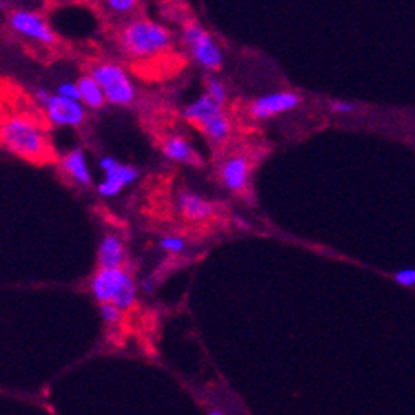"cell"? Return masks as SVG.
Instances as JSON below:
<instances>
[{"instance_id": "6da1fadb", "label": "cell", "mask_w": 415, "mask_h": 415, "mask_svg": "<svg viewBox=\"0 0 415 415\" xmlns=\"http://www.w3.org/2000/svg\"><path fill=\"white\" fill-rule=\"evenodd\" d=\"M0 142L12 155L27 161H48L51 142L48 132L29 114H10L0 123Z\"/></svg>"}, {"instance_id": "7a4b0ae2", "label": "cell", "mask_w": 415, "mask_h": 415, "mask_svg": "<svg viewBox=\"0 0 415 415\" xmlns=\"http://www.w3.org/2000/svg\"><path fill=\"white\" fill-rule=\"evenodd\" d=\"M119 46L132 60H151L164 55L173 45V34L166 26L148 17H136L121 27Z\"/></svg>"}, {"instance_id": "3957f363", "label": "cell", "mask_w": 415, "mask_h": 415, "mask_svg": "<svg viewBox=\"0 0 415 415\" xmlns=\"http://www.w3.org/2000/svg\"><path fill=\"white\" fill-rule=\"evenodd\" d=\"M90 292L99 303H112L124 312L138 302V284L127 268H99L90 280Z\"/></svg>"}, {"instance_id": "277c9868", "label": "cell", "mask_w": 415, "mask_h": 415, "mask_svg": "<svg viewBox=\"0 0 415 415\" xmlns=\"http://www.w3.org/2000/svg\"><path fill=\"white\" fill-rule=\"evenodd\" d=\"M181 116L185 121L199 127L216 144H223L231 136L232 124L227 112L209 95L197 97L193 102L184 107Z\"/></svg>"}, {"instance_id": "5b68a950", "label": "cell", "mask_w": 415, "mask_h": 415, "mask_svg": "<svg viewBox=\"0 0 415 415\" xmlns=\"http://www.w3.org/2000/svg\"><path fill=\"white\" fill-rule=\"evenodd\" d=\"M92 78L102 88L107 103L116 107H127L134 103L136 85L126 68L114 62H99L90 68Z\"/></svg>"}, {"instance_id": "8992f818", "label": "cell", "mask_w": 415, "mask_h": 415, "mask_svg": "<svg viewBox=\"0 0 415 415\" xmlns=\"http://www.w3.org/2000/svg\"><path fill=\"white\" fill-rule=\"evenodd\" d=\"M181 38L197 64L209 71H217L224 64L223 48L199 21H185L181 27Z\"/></svg>"}, {"instance_id": "52a82bcc", "label": "cell", "mask_w": 415, "mask_h": 415, "mask_svg": "<svg viewBox=\"0 0 415 415\" xmlns=\"http://www.w3.org/2000/svg\"><path fill=\"white\" fill-rule=\"evenodd\" d=\"M9 27L21 38H26L29 41L39 42V45L51 46L56 42V31L49 24L42 14L31 9H14L7 16Z\"/></svg>"}, {"instance_id": "ba28073f", "label": "cell", "mask_w": 415, "mask_h": 415, "mask_svg": "<svg viewBox=\"0 0 415 415\" xmlns=\"http://www.w3.org/2000/svg\"><path fill=\"white\" fill-rule=\"evenodd\" d=\"M99 166L102 170V180L97 184L95 190L103 199H114L121 195L123 190L131 187L141 177V171L127 163H121L112 156H102L99 160Z\"/></svg>"}, {"instance_id": "9c48e42d", "label": "cell", "mask_w": 415, "mask_h": 415, "mask_svg": "<svg viewBox=\"0 0 415 415\" xmlns=\"http://www.w3.org/2000/svg\"><path fill=\"white\" fill-rule=\"evenodd\" d=\"M48 124L55 127H80L87 121V107L77 100H68L51 94L42 105Z\"/></svg>"}, {"instance_id": "30bf717a", "label": "cell", "mask_w": 415, "mask_h": 415, "mask_svg": "<svg viewBox=\"0 0 415 415\" xmlns=\"http://www.w3.org/2000/svg\"><path fill=\"white\" fill-rule=\"evenodd\" d=\"M302 95H299L297 92H273V94L261 95L253 100L248 107V114L255 121H268L271 117L297 109L302 103Z\"/></svg>"}, {"instance_id": "8fae6325", "label": "cell", "mask_w": 415, "mask_h": 415, "mask_svg": "<svg viewBox=\"0 0 415 415\" xmlns=\"http://www.w3.org/2000/svg\"><path fill=\"white\" fill-rule=\"evenodd\" d=\"M60 170L66 175L70 181H73L78 187H92L94 185V173L88 164L87 153L80 148H75L68 151L60 160Z\"/></svg>"}, {"instance_id": "7c38bea8", "label": "cell", "mask_w": 415, "mask_h": 415, "mask_svg": "<svg viewBox=\"0 0 415 415\" xmlns=\"http://www.w3.org/2000/svg\"><path fill=\"white\" fill-rule=\"evenodd\" d=\"M177 210L190 223H205L216 214V205L200 193L184 190L177 195Z\"/></svg>"}, {"instance_id": "4fadbf2b", "label": "cell", "mask_w": 415, "mask_h": 415, "mask_svg": "<svg viewBox=\"0 0 415 415\" xmlns=\"http://www.w3.org/2000/svg\"><path fill=\"white\" fill-rule=\"evenodd\" d=\"M221 184L229 192H242L249 180V161L246 156L234 155L224 160L219 168Z\"/></svg>"}, {"instance_id": "5bb4252c", "label": "cell", "mask_w": 415, "mask_h": 415, "mask_svg": "<svg viewBox=\"0 0 415 415\" xmlns=\"http://www.w3.org/2000/svg\"><path fill=\"white\" fill-rule=\"evenodd\" d=\"M127 249L121 236L109 232L103 236L97 249V264L99 268H126Z\"/></svg>"}, {"instance_id": "9a60e30c", "label": "cell", "mask_w": 415, "mask_h": 415, "mask_svg": "<svg viewBox=\"0 0 415 415\" xmlns=\"http://www.w3.org/2000/svg\"><path fill=\"white\" fill-rule=\"evenodd\" d=\"M161 151L166 160L180 164L199 163V155L195 148L181 134H170L161 142Z\"/></svg>"}, {"instance_id": "2e32d148", "label": "cell", "mask_w": 415, "mask_h": 415, "mask_svg": "<svg viewBox=\"0 0 415 415\" xmlns=\"http://www.w3.org/2000/svg\"><path fill=\"white\" fill-rule=\"evenodd\" d=\"M77 85L78 90H80V102L84 103L87 109L99 110L107 103L102 88L99 87V84H97L90 75H84V77L78 78Z\"/></svg>"}, {"instance_id": "e0dca14e", "label": "cell", "mask_w": 415, "mask_h": 415, "mask_svg": "<svg viewBox=\"0 0 415 415\" xmlns=\"http://www.w3.org/2000/svg\"><path fill=\"white\" fill-rule=\"evenodd\" d=\"M205 95H209L214 102H217L219 105L225 107L227 102V88H225L224 81L217 77H209L205 80Z\"/></svg>"}, {"instance_id": "ac0fdd59", "label": "cell", "mask_w": 415, "mask_h": 415, "mask_svg": "<svg viewBox=\"0 0 415 415\" xmlns=\"http://www.w3.org/2000/svg\"><path fill=\"white\" fill-rule=\"evenodd\" d=\"M158 246L161 251L168 253V255H181L187 249V241L181 236L166 234L160 239Z\"/></svg>"}, {"instance_id": "d6986e66", "label": "cell", "mask_w": 415, "mask_h": 415, "mask_svg": "<svg viewBox=\"0 0 415 415\" xmlns=\"http://www.w3.org/2000/svg\"><path fill=\"white\" fill-rule=\"evenodd\" d=\"M99 312H100V317H102V320L105 322L107 325H110V327H116V325L123 324L124 314H126L123 309L112 305V303H100Z\"/></svg>"}, {"instance_id": "ffe728a7", "label": "cell", "mask_w": 415, "mask_h": 415, "mask_svg": "<svg viewBox=\"0 0 415 415\" xmlns=\"http://www.w3.org/2000/svg\"><path fill=\"white\" fill-rule=\"evenodd\" d=\"M103 7L116 16H129L138 9V2L136 0H107L103 2Z\"/></svg>"}, {"instance_id": "44dd1931", "label": "cell", "mask_w": 415, "mask_h": 415, "mask_svg": "<svg viewBox=\"0 0 415 415\" xmlns=\"http://www.w3.org/2000/svg\"><path fill=\"white\" fill-rule=\"evenodd\" d=\"M55 94L58 97H63V99L80 102V90H78L77 81H62V84L56 85Z\"/></svg>"}, {"instance_id": "7402d4cb", "label": "cell", "mask_w": 415, "mask_h": 415, "mask_svg": "<svg viewBox=\"0 0 415 415\" xmlns=\"http://www.w3.org/2000/svg\"><path fill=\"white\" fill-rule=\"evenodd\" d=\"M393 280L402 287H414L415 285V270L407 268V270H400L393 275Z\"/></svg>"}, {"instance_id": "603a6c76", "label": "cell", "mask_w": 415, "mask_h": 415, "mask_svg": "<svg viewBox=\"0 0 415 415\" xmlns=\"http://www.w3.org/2000/svg\"><path fill=\"white\" fill-rule=\"evenodd\" d=\"M332 110H334L336 114H351L356 110V105L354 103L349 102H342V100H338V102L332 103Z\"/></svg>"}, {"instance_id": "cb8c5ba5", "label": "cell", "mask_w": 415, "mask_h": 415, "mask_svg": "<svg viewBox=\"0 0 415 415\" xmlns=\"http://www.w3.org/2000/svg\"><path fill=\"white\" fill-rule=\"evenodd\" d=\"M51 97V92L46 90V88H38V90H34V100L39 103V105H45L46 100Z\"/></svg>"}, {"instance_id": "d4e9b609", "label": "cell", "mask_w": 415, "mask_h": 415, "mask_svg": "<svg viewBox=\"0 0 415 415\" xmlns=\"http://www.w3.org/2000/svg\"><path fill=\"white\" fill-rule=\"evenodd\" d=\"M139 287H141L144 293H153V290H155V281H153L151 277L142 278V280L139 281Z\"/></svg>"}, {"instance_id": "484cf974", "label": "cell", "mask_w": 415, "mask_h": 415, "mask_svg": "<svg viewBox=\"0 0 415 415\" xmlns=\"http://www.w3.org/2000/svg\"><path fill=\"white\" fill-rule=\"evenodd\" d=\"M209 415H225V414H224V412H221V410L210 409V410H209Z\"/></svg>"}, {"instance_id": "4316f807", "label": "cell", "mask_w": 415, "mask_h": 415, "mask_svg": "<svg viewBox=\"0 0 415 415\" xmlns=\"http://www.w3.org/2000/svg\"><path fill=\"white\" fill-rule=\"evenodd\" d=\"M3 10V2H0V12H2Z\"/></svg>"}]
</instances>
